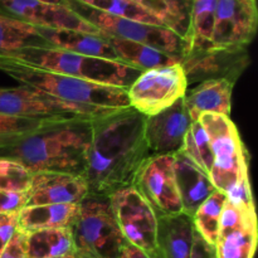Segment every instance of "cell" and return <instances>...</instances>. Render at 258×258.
Masks as SVG:
<instances>
[{
    "instance_id": "1",
    "label": "cell",
    "mask_w": 258,
    "mask_h": 258,
    "mask_svg": "<svg viewBox=\"0 0 258 258\" xmlns=\"http://www.w3.org/2000/svg\"><path fill=\"white\" fill-rule=\"evenodd\" d=\"M146 117L133 107L115 108L91 116L92 139L82 178L88 193L110 196L133 185L149 153Z\"/></svg>"
},
{
    "instance_id": "2",
    "label": "cell",
    "mask_w": 258,
    "mask_h": 258,
    "mask_svg": "<svg viewBox=\"0 0 258 258\" xmlns=\"http://www.w3.org/2000/svg\"><path fill=\"white\" fill-rule=\"evenodd\" d=\"M91 139V116L49 121L27 135L0 143V158L18 161L33 174L58 171L82 175Z\"/></svg>"
},
{
    "instance_id": "3",
    "label": "cell",
    "mask_w": 258,
    "mask_h": 258,
    "mask_svg": "<svg viewBox=\"0 0 258 258\" xmlns=\"http://www.w3.org/2000/svg\"><path fill=\"white\" fill-rule=\"evenodd\" d=\"M0 71L22 83L63 102L96 111L130 107L125 88L105 86L71 76L47 72L0 58Z\"/></svg>"
},
{
    "instance_id": "4",
    "label": "cell",
    "mask_w": 258,
    "mask_h": 258,
    "mask_svg": "<svg viewBox=\"0 0 258 258\" xmlns=\"http://www.w3.org/2000/svg\"><path fill=\"white\" fill-rule=\"evenodd\" d=\"M3 59L18 64L38 68L47 72L71 76L90 82L113 86L127 90L141 71L117 60L77 54L59 48H24L9 54L0 55Z\"/></svg>"
},
{
    "instance_id": "5",
    "label": "cell",
    "mask_w": 258,
    "mask_h": 258,
    "mask_svg": "<svg viewBox=\"0 0 258 258\" xmlns=\"http://www.w3.org/2000/svg\"><path fill=\"white\" fill-rule=\"evenodd\" d=\"M75 249L87 258H118L126 241L116 222L110 196L88 193L78 203L71 227Z\"/></svg>"
},
{
    "instance_id": "6",
    "label": "cell",
    "mask_w": 258,
    "mask_h": 258,
    "mask_svg": "<svg viewBox=\"0 0 258 258\" xmlns=\"http://www.w3.org/2000/svg\"><path fill=\"white\" fill-rule=\"evenodd\" d=\"M198 120L208 134L213 153L209 178L214 188L227 193L241 179L249 175L248 151L229 116L206 112Z\"/></svg>"
},
{
    "instance_id": "7",
    "label": "cell",
    "mask_w": 258,
    "mask_h": 258,
    "mask_svg": "<svg viewBox=\"0 0 258 258\" xmlns=\"http://www.w3.org/2000/svg\"><path fill=\"white\" fill-rule=\"evenodd\" d=\"M66 5L105 35L150 45L181 59L189 50V43L166 27L112 17L76 0H66Z\"/></svg>"
},
{
    "instance_id": "8",
    "label": "cell",
    "mask_w": 258,
    "mask_h": 258,
    "mask_svg": "<svg viewBox=\"0 0 258 258\" xmlns=\"http://www.w3.org/2000/svg\"><path fill=\"white\" fill-rule=\"evenodd\" d=\"M188 90L185 73L179 64L144 71L126 90L130 107L145 117L155 116L183 98Z\"/></svg>"
},
{
    "instance_id": "9",
    "label": "cell",
    "mask_w": 258,
    "mask_h": 258,
    "mask_svg": "<svg viewBox=\"0 0 258 258\" xmlns=\"http://www.w3.org/2000/svg\"><path fill=\"white\" fill-rule=\"evenodd\" d=\"M110 199L125 241L150 256L161 258L156 247L158 217L148 202L133 185L113 191Z\"/></svg>"
},
{
    "instance_id": "10",
    "label": "cell",
    "mask_w": 258,
    "mask_h": 258,
    "mask_svg": "<svg viewBox=\"0 0 258 258\" xmlns=\"http://www.w3.org/2000/svg\"><path fill=\"white\" fill-rule=\"evenodd\" d=\"M100 112L103 111L63 102L27 86L0 88V115L10 117L54 121L75 116H93Z\"/></svg>"
},
{
    "instance_id": "11",
    "label": "cell",
    "mask_w": 258,
    "mask_h": 258,
    "mask_svg": "<svg viewBox=\"0 0 258 258\" xmlns=\"http://www.w3.org/2000/svg\"><path fill=\"white\" fill-rule=\"evenodd\" d=\"M133 186L156 217L176 216L184 212L174 174V155L149 156L136 174Z\"/></svg>"
},
{
    "instance_id": "12",
    "label": "cell",
    "mask_w": 258,
    "mask_h": 258,
    "mask_svg": "<svg viewBox=\"0 0 258 258\" xmlns=\"http://www.w3.org/2000/svg\"><path fill=\"white\" fill-rule=\"evenodd\" d=\"M249 64L248 48L209 47L190 49L181 59L188 90L207 81L227 80L236 82Z\"/></svg>"
},
{
    "instance_id": "13",
    "label": "cell",
    "mask_w": 258,
    "mask_h": 258,
    "mask_svg": "<svg viewBox=\"0 0 258 258\" xmlns=\"http://www.w3.org/2000/svg\"><path fill=\"white\" fill-rule=\"evenodd\" d=\"M257 242L256 207L234 206L227 201L214 243L217 258H253Z\"/></svg>"
},
{
    "instance_id": "14",
    "label": "cell",
    "mask_w": 258,
    "mask_h": 258,
    "mask_svg": "<svg viewBox=\"0 0 258 258\" xmlns=\"http://www.w3.org/2000/svg\"><path fill=\"white\" fill-rule=\"evenodd\" d=\"M0 13L35 28L77 30L91 34L101 33L67 5L40 0H0Z\"/></svg>"
},
{
    "instance_id": "15",
    "label": "cell",
    "mask_w": 258,
    "mask_h": 258,
    "mask_svg": "<svg viewBox=\"0 0 258 258\" xmlns=\"http://www.w3.org/2000/svg\"><path fill=\"white\" fill-rule=\"evenodd\" d=\"M257 27L256 0H217L213 47L248 48Z\"/></svg>"
},
{
    "instance_id": "16",
    "label": "cell",
    "mask_w": 258,
    "mask_h": 258,
    "mask_svg": "<svg viewBox=\"0 0 258 258\" xmlns=\"http://www.w3.org/2000/svg\"><path fill=\"white\" fill-rule=\"evenodd\" d=\"M190 123L184 97L158 115L146 117L145 138L150 156L179 153Z\"/></svg>"
},
{
    "instance_id": "17",
    "label": "cell",
    "mask_w": 258,
    "mask_h": 258,
    "mask_svg": "<svg viewBox=\"0 0 258 258\" xmlns=\"http://www.w3.org/2000/svg\"><path fill=\"white\" fill-rule=\"evenodd\" d=\"M88 194L82 175L58 171L33 174L29 189L25 191V207L40 204H78Z\"/></svg>"
},
{
    "instance_id": "18",
    "label": "cell",
    "mask_w": 258,
    "mask_h": 258,
    "mask_svg": "<svg viewBox=\"0 0 258 258\" xmlns=\"http://www.w3.org/2000/svg\"><path fill=\"white\" fill-rule=\"evenodd\" d=\"M174 174L184 213L193 217L198 207L216 190L209 174L181 151L174 154Z\"/></svg>"
},
{
    "instance_id": "19",
    "label": "cell",
    "mask_w": 258,
    "mask_h": 258,
    "mask_svg": "<svg viewBox=\"0 0 258 258\" xmlns=\"http://www.w3.org/2000/svg\"><path fill=\"white\" fill-rule=\"evenodd\" d=\"M193 217L186 213L158 217L156 247L161 258H190L194 239Z\"/></svg>"
},
{
    "instance_id": "20",
    "label": "cell",
    "mask_w": 258,
    "mask_h": 258,
    "mask_svg": "<svg viewBox=\"0 0 258 258\" xmlns=\"http://www.w3.org/2000/svg\"><path fill=\"white\" fill-rule=\"evenodd\" d=\"M234 83L227 80L202 82L186 90L184 101L191 122L202 113H218L229 116L232 107V92Z\"/></svg>"
},
{
    "instance_id": "21",
    "label": "cell",
    "mask_w": 258,
    "mask_h": 258,
    "mask_svg": "<svg viewBox=\"0 0 258 258\" xmlns=\"http://www.w3.org/2000/svg\"><path fill=\"white\" fill-rule=\"evenodd\" d=\"M37 30L54 48L77 53V54L121 62L115 49L111 47L102 33L91 34V33L77 32V30L47 29V28H37Z\"/></svg>"
},
{
    "instance_id": "22",
    "label": "cell",
    "mask_w": 258,
    "mask_h": 258,
    "mask_svg": "<svg viewBox=\"0 0 258 258\" xmlns=\"http://www.w3.org/2000/svg\"><path fill=\"white\" fill-rule=\"evenodd\" d=\"M78 216V204H40L18 212L17 229L23 233L42 229L72 227Z\"/></svg>"
},
{
    "instance_id": "23",
    "label": "cell",
    "mask_w": 258,
    "mask_h": 258,
    "mask_svg": "<svg viewBox=\"0 0 258 258\" xmlns=\"http://www.w3.org/2000/svg\"><path fill=\"white\" fill-rule=\"evenodd\" d=\"M105 37L111 44V47L115 49L116 54L118 55L121 62L126 63V64L141 71V72L151 70V68L179 64L181 62V58L169 54L164 50L156 49L150 45L120 39V38L110 37V35H105Z\"/></svg>"
},
{
    "instance_id": "24",
    "label": "cell",
    "mask_w": 258,
    "mask_h": 258,
    "mask_svg": "<svg viewBox=\"0 0 258 258\" xmlns=\"http://www.w3.org/2000/svg\"><path fill=\"white\" fill-rule=\"evenodd\" d=\"M160 20L164 27L189 43L190 48V13L193 0H134Z\"/></svg>"
},
{
    "instance_id": "25",
    "label": "cell",
    "mask_w": 258,
    "mask_h": 258,
    "mask_svg": "<svg viewBox=\"0 0 258 258\" xmlns=\"http://www.w3.org/2000/svg\"><path fill=\"white\" fill-rule=\"evenodd\" d=\"M25 258H59L75 249L71 227L42 229L25 234Z\"/></svg>"
},
{
    "instance_id": "26",
    "label": "cell",
    "mask_w": 258,
    "mask_h": 258,
    "mask_svg": "<svg viewBox=\"0 0 258 258\" xmlns=\"http://www.w3.org/2000/svg\"><path fill=\"white\" fill-rule=\"evenodd\" d=\"M24 48H52L37 28L0 13V55Z\"/></svg>"
},
{
    "instance_id": "27",
    "label": "cell",
    "mask_w": 258,
    "mask_h": 258,
    "mask_svg": "<svg viewBox=\"0 0 258 258\" xmlns=\"http://www.w3.org/2000/svg\"><path fill=\"white\" fill-rule=\"evenodd\" d=\"M217 0H193L190 13V49L213 47Z\"/></svg>"
},
{
    "instance_id": "28",
    "label": "cell",
    "mask_w": 258,
    "mask_h": 258,
    "mask_svg": "<svg viewBox=\"0 0 258 258\" xmlns=\"http://www.w3.org/2000/svg\"><path fill=\"white\" fill-rule=\"evenodd\" d=\"M226 203V193L216 189L193 214L194 228L212 246H214L218 236L222 213Z\"/></svg>"
},
{
    "instance_id": "29",
    "label": "cell",
    "mask_w": 258,
    "mask_h": 258,
    "mask_svg": "<svg viewBox=\"0 0 258 258\" xmlns=\"http://www.w3.org/2000/svg\"><path fill=\"white\" fill-rule=\"evenodd\" d=\"M180 151L202 170L209 174L213 165V153L208 134L199 120L190 123Z\"/></svg>"
},
{
    "instance_id": "30",
    "label": "cell",
    "mask_w": 258,
    "mask_h": 258,
    "mask_svg": "<svg viewBox=\"0 0 258 258\" xmlns=\"http://www.w3.org/2000/svg\"><path fill=\"white\" fill-rule=\"evenodd\" d=\"M76 2L82 3L87 7L100 10L108 15H112V17L164 27L160 20L153 17L150 13L146 12L134 0H76Z\"/></svg>"
},
{
    "instance_id": "31",
    "label": "cell",
    "mask_w": 258,
    "mask_h": 258,
    "mask_svg": "<svg viewBox=\"0 0 258 258\" xmlns=\"http://www.w3.org/2000/svg\"><path fill=\"white\" fill-rule=\"evenodd\" d=\"M33 173L23 164L12 159L0 158V190L25 193L32 183Z\"/></svg>"
},
{
    "instance_id": "32",
    "label": "cell",
    "mask_w": 258,
    "mask_h": 258,
    "mask_svg": "<svg viewBox=\"0 0 258 258\" xmlns=\"http://www.w3.org/2000/svg\"><path fill=\"white\" fill-rule=\"evenodd\" d=\"M47 122L49 121L30 120V118L10 117V116L0 115V143L27 135Z\"/></svg>"
},
{
    "instance_id": "33",
    "label": "cell",
    "mask_w": 258,
    "mask_h": 258,
    "mask_svg": "<svg viewBox=\"0 0 258 258\" xmlns=\"http://www.w3.org/2000/svg\"><path fill=\"white\" fill-rule=\"evenodd\" d=\"M227 201L234 206L242 207H254L253 196H252L251 181H249V175L244 176L243 179L238 181L231 190L226 193Z\"/></svg>"
},
{
    "instance_id": "34",
    "label": "cell",
    "mask_w": 258,
    "mask_h": 258,
    "mask_svg": "<svg viewBox=\"0 0 258 258\" xmlns=\"http://www.w3.org/2000/svg\"><path fill=\"white\" fill-rule=\"evenodd\" d=\"M25 193H10L0 190V216L15 214L25 207Z\"/></svg>"
},
{
    "instance_id": "35",
    "label": "cell",
    "mask_w": 258,
    "mask_h": 258,
    "mask_svg": "<svg viewBox=\"0 0 258 258\" xmlns=\"http://www.w3.org/2000/svg\"><path fill=\"white\" fill-rule=\"evenodd\" d=\"M25 253H27L25 233L17 229L7 248L0 254V258H25Z\"/></svg>"
},
{
    "instance_id": "36",
    "label": "cell",
    "mask_w": 258,
    "mask_h": 258,
    "mask_svg": "<svg viewBox=\"0 0 258 258\" xmlns=\"http://www.w3.org/2000/svg\"><path fill=\"white\" fill-rule=\"evenodd\" d=\"M190 258H217L214 246L209 244L197 231L194 232Z\"/></svg>"
},
{
    "instance_id": "37",
    "label": "cell",
    "mask_w": 258,
    "mask_h": 258,
    "mask_svg": "<svg viewBox=\"0 0 258 258\" xmlns=\"http://www.w3.org/2000/svg\"><path fill=\"white\" fill-rule=\"evenodd\" d=\"M17 218L18 213L12 214V216H9V218L7 221L0 224V254L7 248L10 239H12L15 231H17Z\"/></svg>"
},
{
    "instance_id": "38",
    "label": "cell",
    "mask_w": 258,
    "mask_h": 258,
    "mask_svg": "<svg viewBox=\"0 0 258 258\" xmlns=\"http://www.w3.org/2000/svg\"><path fill=\"white\" fill-rule=\"evenodd\" d=\"M118 258H156V257L150 256V254L145 253L144 251L139 249L138 247L133 246V244L126 242L125 246H123L122 249H121V253L120 256H118Z\"/></svg>"
},
{
    "instance_id": "39",
    "label": "cell",
    "mask_w": 258,
    "mask_h": 258,
    "mask_svg": "<svg viewBox=\"0 0 258 258\" xmlns=\"http://www.w3.org/2000/svg\"><path fill=\"white\" fill-rule=\"evenodd\" d=\"M59 258H87V257L82 256V254L78 253V252L76 251V249H73L72 252H70V253H68V254H66V256H62V257H59Z\"/></svg>"
},
{
    "instance_id": "40",
    "label": "cell",
    "mask_w": 258,
    "mask_h": 258,
    "mask_svg": "<svg viewBox=\"0 0 258 258\" xmlns=\"http://www.w3.org/2000/svg\"><path fill=\"white\" fill-rule=\"evenodd\" d=\"M40 2L52 3V4H62V5H66V0H40Z\"/></svg>"
},
{
    "instance_id": "41",
    "label": "cell",
    "mask_w": 258,
    "mask_h": 258,
    "mask_svg": "<svg viewBox=\"0 0 258 258\" xmlns=\"http://www.w3.org/2000/svg\"><path fill=\"white\" fill-rule=\"evenodd\" d=\"M9 216H12V214H9ZM9 216H0V224H2L3 222L7 221V219L9 218Z\"/></svg>"
}]
</instances>
